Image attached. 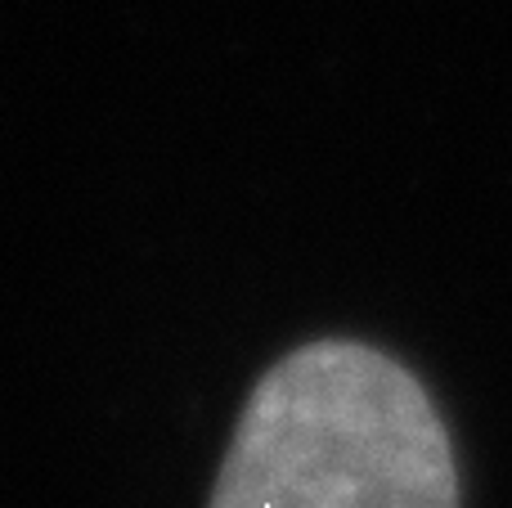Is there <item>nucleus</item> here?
<instances>
[{
	"label": "nucleus",
	"instance_id": "obj_1",
	"mask_svg": "<svg viewBox=\"0 0 512 508\" xmlns=\"http://www.w3.org/2000/svg\"><path fill=\"white\" fill-rule=\"evenodd\" d=\"M212 508H459L445 423L418 378L360 342H315L256 383Z\"/></svg>",
	"mask_w": 512,
	"mask_h": 508
}]
</instances>
